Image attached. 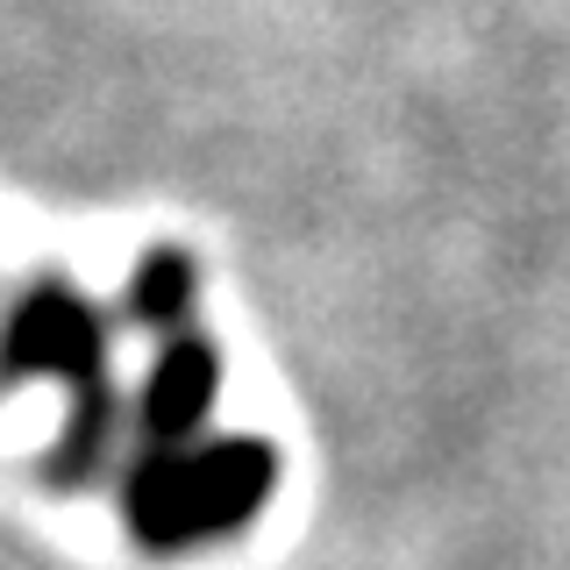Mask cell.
I'll list each match as a JSON object with an SVG mask.
<instances>
[{"mask_svg": "<svg viewBox=\"0 0 570 570\" xmlns=\"http://www.w3.org/2000/svg\"><path fill=\"white\" fill-rule=\"evenodd\" d=\"M272 485H278V456L257 435L142 450L121 471V521L150 557H178V549L243 534L272 499Z\"/></svg>", "mask_w": 570, "mask_h": 570, "instance_id": "obj_1", "label": "cell"}, {"mask_svg": "<svg viewBox=\"0 0 570 570\" xmlns=\"http://www.w3.org/2000/svg\"><path fill=\"white\" fill-rule=\"evenodd\" d=\"M0 379H58L71 392L107 385V321L65 278H36L0 321Z\"/></svg>", "mask_w": 570, "mask_h": 570, "instance_id": "obj_2", "label": "cell"}, {"mask_svg": "<svg viewBox=\"0 0 570 570\" xmlns=\"http://www.w3.org/2000/svg\"><path fill=\"white\" fill-rule=\"evenodd\" d=\"M214 392H222V356H214L207 335H165V350H157L150 379L136 392V428L150 450H186V442H200V421L214 406Z\"/></svg>", "mask_w": 570, "mask_h": 570, "instance_id": "obj_3", "label": "cell"}, {"mask_svg": "<svg viewBox=\"0 0 570 570\" xmlns=\"http://www.w3.org/2000/svg\"><path fill=\"white\" fill-rule=\"evenodd\" d=\"M115 435H121V414H115V392L94 385V392H71V414L50 442V478L58 485H86L107 456H115Z\"/></svg>", "mask_w": 570, "mask_h": 570, "instance_id": "obj_4", "label": "cell"}, {"mask_svg": "<svg viewBox=\"0 0 570 570\" xmlns=\"http://www.w3.org/2000/svg\"><path fill=\"white\" fill-rule=\"evenodd\" d=\"M129 314L157 335H186L193 314V257L186 249H150L129 278Z\"/></svg>", "mask_w": 570, "mask_h": 570, "instance_id": "obj_5", "label": "cell"}]
</instances>
